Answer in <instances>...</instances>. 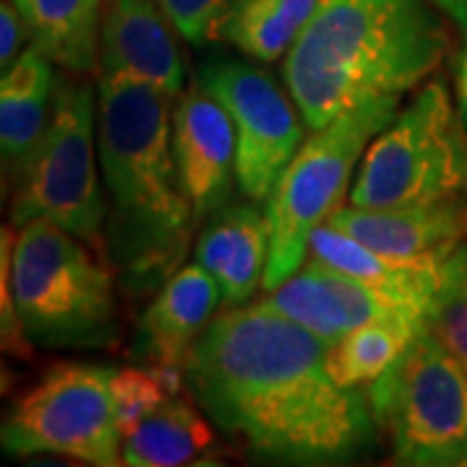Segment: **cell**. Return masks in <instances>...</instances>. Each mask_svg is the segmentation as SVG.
<instances>
[{"label":"cell","mask_w":467,"mask_h":467,"mask_svg":"<svg viewBox=\"0 0 467 467\" xmlns=\"http://www.w3.org/2000/svg\"><path fill=\"white\" fill-rule=\"evenodd\" d=\"M184 382L221 431L273 462H350L379 431L367 389L335 379L330 346L260 301L211 319Z\"/></svg>","instance_id":"obj_1"},{"label":"cell","mask_w":467,"mask_h":467,"mask_svg":"<svg viewBox=\"0 0 467 467\" xmlns=\"http://www.w3.org/2000/svg\"><path fill=\"white\" fill-rule=\"evenodd\" d=\"M97 138L112 198L104 242L128 288H161L198 232L171 146L174 99L156 86L99 76Z\"/></svg>","instance_id":"obj_2"},{"label":"cell","mask_w":467,"mask_h":467,"mask_svg":"<svg viewBox=\"0 0 467 467\" xmlns=\"http://www.w3.org/2000/svg\"><path fill=\"white\" fill-rule=\"evenodd\" d=\"M436 11L431 0H319L284 57V84L306 128L426 81L450 47Z\"/></svg>","instance_id":"obj_3"},{"label":"cell","mask_w":467,"mask_h":467,"mask_svg":"<svg viewBox=\"0 0 467 467\" xmlns=\"http://www.w3.org/2000/svg\"><path fill=\"white\" fill-rule=\"evenodd\" d=\"M76 234L36 218L16 229L11 288L24 333L42 348H104L117 337L112 273Z\"/></svg>","instance_id":"obj_4"},{"label":"cell","mask_w":467,"mask_h":467,"mask_svg":"<svg viewBox=\"0 0 467 467\" xmlns=\"http://www.w3.org/2000/svg\"><path fill=\"white\" fill-rule=\"evenodd\" d=\"M400 97H374L350 107L309 138L265 201L270 252L263 288L288 281L309 257V239L343 205L368 143L398 115Z\"/></svg>","instance_id":"obj_5"},{"label":"cell","mask_w":467,"mask_h":467,"mask_svg":"<svg viewBox=\"0 0 467 467\" xmlns=\"http://www.w3.org/2000/svg\"><path fill=\"white\" fill-rule=\"evenodd\" d=\"M467 198V125L447 86L429 81L368 143L348 192L356 208Z\"/></svg>","instance_id":"obj_6"},{"label":"cell","mask_w":467,"mask_h":467,"mask_svg":"<svg viewBox=\"0 0 467 467\" xmlns=\"http://www.w3.org/2000/svg\"><path fill=\"white\" fill-rule=\"evenodd\" d=\"M367 395L395 462L467 465V368L429 327L368 384Z\"/></svg>","instance_id":"obj_7"},{"label":"cell","mask_w":467,"mask_h":467,"mask_svg":"<svg viewBox=\"0 0 467 467\" xmlns=\"http://www.w3.org/2000/svg\"><path fill=\"white\" fill-rule=\"evenodd\" d=\"M97 109V88L81 81L57 86L50 125L16 182L11 202L14 229L45 218L97 250L107 247Z\"/></svg>","instance_id":"obj_8"},{"label":"cell","mask_w":467,"mask_h":467,"mask_svg":"<svg viewBox=\"0 0 467 467\" xmlns=\"http://www.w3.org/2000/svg\"><path fill=\"white\" fill-rule=\"evenodd\" d=\"M112 374L115 368L84 361L52 367L3 418L5 454H60L86 465H122Z\"/></svg>","instance_id":"obj_9"},{"label":"cell","mask_w":467,"mask_h":467,"mask_svg":"<svg viewBox=\"0 0 467 467\" xmlns=\"http://www.w3.org/2000/svg\"><path fill=\"white\" fill-rule=\"evenodd\" d=\"M254 63L213 57L202 63L195 81L232 117L239 192L265 202L301 149L306 122L285 84Z\"/></svg>","instance_id":"obj_10"},{"label":"cell","mask_w":467,"mask_h":467,"mask_svg":"<svg viewBox=\"0 0 467 467\" xmlns=\"http://www.w3.org/2000/svg\"><path fill=\"white\" fill-rule=\"evenodd\" d=\"M260 304L275 315L294 319L330 348L356 327L377 319L400 315L426 319L423 309L322 265L315 257H306V263L278 288L267 291Z\"/></svg>","instance_id":"obj_11"},{"label":"cell","mask_w":467,"mask_h":467,"mask_svg":"<svg viewBox=\"0 0 467 467\" xmlns=\"http://www.w3.org/2000/svg\"><path fill=\"white\" fill-rule=\"evenodd\" d=\"M171 146L195 226H205L232 202L239 184L232 117L198 81L171 107Z\"/></svg>","instance_id":"obj_12"},{"label":"cell","mask_w":467,"mask_h":467,"mask_svg":"<svg viewBox=\"0 0 467 467\" xmlns=\"http://www.w3.org/2000/svg\"><path fill=\"white\" fill-rule=\"evenodd\" d=\"M174 29L159 0H107L99 76L135 78L177 101L187 88V70Z\"/></svg>","instance_id":"obj_13"},{"label":"cell","mask_w":467,"mask_h":467,"mask_svg":"<svg viewBox=\"0 0 467 467\" xmlns=\"http://www.w3.org/2000/svg\"><path fill=\"white\" fill-rule=\"evenodd\" d=\"M221 306L218 281L195 260L156 291L135 333V356L146 367L187 368L201 335Z\"/></svg>","instance_id":"obj_14"},{"label":"cell","mask_w":467,"mask_h":467,"mask_svg":"<svg viewBox=\"0 0 467 467\" xmlns=\"http://www.w3.org/2000/svg\"><path fill=\"white\" fill-rule=\"evenodd\" d=\"M325 223L356 236L367 247L395 257L450 252L467 236V198L416 208L340 205Z\"/></svg>","instance_id":"obj_15"},{"label":"cell","mask_w":467,"mask_h":467,"mask_svg":"<svg viewBox=\"0 0 467 467\" xmlns=\"http://www.w3.org/2000/svg\"><path fill=\"white\" fill-rule=\"evenodd\" d=\"M309 257L405 304H413L429 315L441 278V260L447 257V252L426 257H395L371 250L356 236L330 223H319L309 239Z\"/></svg>","instance_id":"obj_16"},{"label":"cell","mask_w":467,"mask_h":467,"mask_svg":"<svg viewBox=\"0 0 467 467\" xmlns=\"http://www.w3.org/2000/svg\"><path fill=\"white\" fill-rule=\"evenodd\" d=\"M50 63L45 52L29 45L0 78V153L5 180L14 187L50 125L57 94Z\"/></svg>","instance_id":"obj_17"},{"label":"cell","mask_w":467,"mask_h":467,"mask_svg":"<svg viewBox=\"0 0 467 467\" xmlns=\"http://www.w3.org/2000/svg\"><path fill=\"white\" fill-rule=\"evenodd\" d=\"M29 42L45 52L52 66L88 76L99 67L101 0H14Z\"/></svg>","instance_id":"obj_18"},{"label":"cell","mask_w":467,"mask_h":467,"mask_svg":"<svg viewBox=\"0 0 467 467\" xmlns=\"http://www.w3.org/2000/svg\"><path fill=\"white\" fill-rule=\"evenodd\" d=\"M195 398L169 395L133 434L122 441V465L180 467L198 465L213 447V431L195 408Z\"/></svg>","instance_id":"obj_19"},{"label":"cell","mask_w":467,"mask_h":467,"mask_svg":"<svg viewBox=\"0 0 467 467\" xmlns=\"http://www.w3.org/2000/svg\"><path fill=\"white\" fill-rule=\"evenodd\" d=\"M319 0H229L216 39L257 63L284 60L317 11Z\"/></svg>","instance_id":"obj_20"},{"label":"cell","mask_w":467,"mask_h":467,"mask_svg":"<svg viewBox=\"0 0 467 467\" xmlns=\"http://www.w3.org/2000/svg\"><path fill=\"white\" fill-rule=\"evenodd\" d=\"M426 319L420 317H387L356 327L330 348V371L346 387L367 389L377 377H382L402 356V350L413 343Z\"/></svg>","instance_id":"obj_21"},{"label":"cell","mask_w":467,"mask_h":467,"mask_svg":"<svg viewBox=\"0 0 467 467\" xmlns=\"http://www.w3.org/2000/svg\"><path fill=\"white\" fill-rule=\"evenodd\" d=\"M267 252H270V234H267L265 213H260L254 205H242V223L236 242L226 260V267L216 278L223 309L250 304L257 285H263L265 278Z\"/></svg>","instance_id":"obj_22"},{"label":"cell","mask_w":467,"mask_h":467,"mask_svg":"<svg viewBox=\"0 0 467 467\" xmlns=\"http://www.w3.org/2000/svg\"><path fill=\"white\" fill-rule=\"evenodd\" d=\"M426 327L467 368V244H454L441 260V278L426 315Z\"/></svg>","instance_id":"obj_23"},{"label":"cell","mask_w":467,"mask_h":467,"mask_svg":"<svg viewBox=\"0 0 467 467\" xmlns=\"http://www.w3.org/2000/svg\"><path fill=\"white\" fill-rule=\"evenodd\" d=\"M169 395H171L169 387L153 367L115 368L112 402H115L117 429L122 434V441L133 434L156 408H161Z\"/></svg>","instance_id":"obj_24"},{"label":"cell","mask_w":467,"mask_h":467,"mask_svg":"<svg viewBox=\"0 0 467 467\" xmlns=\"http://www.w3.org/2000/svg\"><path fill=\"white\" fill-rule=\"evenodd\" d=\"M169 21L187 42L208 45L216 39L218 21L229 0H159Z\"/></svg>","instance_id":"obj_25"},{"label":"cell","mask_w":467,"mask_h":467,"mask_svg":"<svg viewBox=\"0 0 467 467\" xmlns=\"http://www.w3.org/2000/svg\"><path fill=\"white\" fill-rule=\"evenodd\" d=\"M14 226H5L3 229V252H0V306H3V315H0V327H3V348L18 353V356H26L32 348V340L24 333V325L18 317L16 299H14V288H11V250H14V236L11 232Z\"/></svg>","instance_id":"obj_26"},{"label":"cell","mask_w":467,"mask_h":467,"mask_svg":"<svg viewBox=\"0 0 467 467\" xmlns=\"http://www.w3.org/2000/svg\"><path fill=\"white\" fill-rule=\"evenodd\" d=\"M26 39H29V32L24 26V18L14 5V0H3L0 3V70L3 73L26 50L24 47Z\"/></svg>","instance_id":"obj_27"},{"label":"cell","mask_w":467,"mask_h":467,"mask_svg":"<svg viewBox=\"0 0 467 467\" xmlns=\"http://www.w3.org/2000/svg\"><path fill=\"white\" fill-rule=\"evenodd\" d=\"M454 94H457V109L467 125V47L454 57Z\"/></svg>","instance_id":"obj_28"},{"label":"cell","mask_w":467,"mask_h":467,"mask_svg":"<svg viewBox=\"0 0 467 467\" xmlns=\"http://www.w3.org/2000/svg\"><path fill=\"white\" fill-rule=\"evenodd\" d=\"M431 3L450 18L462 36H467V0H431Z\"/></svg>","instance_id":"obj_29"}]
</instances>
